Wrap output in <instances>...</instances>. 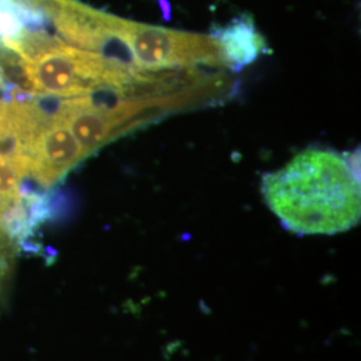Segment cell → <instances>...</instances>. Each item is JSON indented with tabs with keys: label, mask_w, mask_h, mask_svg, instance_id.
Masks as SVG:
<instances>
[{
	"label": "cell",
	"mask_w": 361,
	"mask_h": 361,
	"mask_svg": "<svg viewBox=\"0 0 361 361\" xmlns=\"http://www.w3.org/2000/svg\"><path fill=\"white\" fill-rule=\"evenodd\" d=\"M261 192L285 229L300 235L345 232L360 219L359 176L332 150H304L265 174Z\"/></svg>",
	"instance_id": "1"
},
{
	"label": "cell",
	"mask_w": 361,
	"mask_h": 361,
	"mask_svg": "<svg viewBox=\"0 0 361 361\" xmlns=\"http://www.w3.org/2000/svg\"><path fill=\"white\" fill-rule=\"evenodd\" d=\"M210 37L219 44L225 68L232 71H241L255 63L262 54L269 52L250 15L237 16L226 26L212 28Z\"/></svg>",
	"instance_id": "4"
},
{
	"label": "cell",
	"mask_w": 361,
	"mask_h": 361,
	"mask_svg": "<svg viewBox=\"0 0 361 361\" xmlns=\"http://www.w3.org/2000/svg\"><path fill=\"white\" fill-rule=\"evenodd\" d=\"M87 157L67 125L54 122L39 133L30 149V178L49 190Z\"/></svg>",
	"instance_id": "3"
},
{
	"label": "cell",
	"mask_w": 361,
	"mask_h": 361,
	"mask_svg": "<svg viewBox=\"0 0 361 361\" xmlns=\"http://www.w3.org/2000/svg\"><path fill=\"white\" fill-rule=\"evenodd\" d=\"M159 4H161V7H162L165 19L169 20V19H170V11H171V8H170V4H169L168 0H159Z\"/></svg>",
	"instance_id": "5"
},
{
	"label": "cell",
	"mask_w": 361,
	"mask_h": 361,
	"mask_svg": "<svg viewBox=\"0 0 361 361\" xmlns=\"http://www.w3.org/2000/svg\"><path fill=\"white\" fill-rule=\"evenodd\" d=\"M116 34L138 67L145 70H180L200 66L225 68L219 44L210 35L150 26L116 18Z\"/></svg>",
	"instance_id": "2"
}]
</instances>
